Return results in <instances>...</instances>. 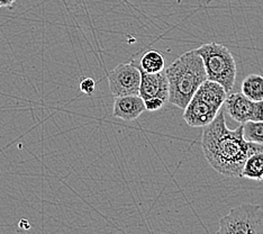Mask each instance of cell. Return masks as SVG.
Listing matches in <instances>:
<instances>
[{"instance_id":"6","label":"cell","mask_w":263,"mask_h":234,"mask_svg":"<svg viewBox=\"0 0 263 234\" xmlns=\"http://www.w3.org/2000/svg\"><path fill=\"white\" fill-rule=\"evenodd\" d=\"M108 83L114 97L139 95L141 70L135 63H121L108 74Z\"/></svg>"},{"instance_id":"2","label":"cell","mask_w":263,"mask_h":234,"mask_svg":"<svg viewBox=\"0 0 263 234\" xmlns=\"http://www.w3.org/2000/svg\"><path fill=\"white\" fill-rule=\"evenodd\" d=\"M164 72L169 82L168 101L181 110H184L197 89L207 80L204 62L196 50L183 53Z\"/></svg>"},{"instance_id":"14","label":"cell","mask_w":263,"mask_h":234,"mask_svg":"<svg viewBox=\"0 0 263 234\" xmlns=\"http://www.w3.org/2000/svg\"><path fill=\"white\" fill-rule=\"evenodd\" d=\"M80 90L86 95H92L96 90V81L90 77H83L80 79Z\"/></svg>"},{"instance_id":"4","label":"cell","mask_w":263,"mask_h":234,"mask_svg":"<svg viewBox=\"0 0 263 234\" xmlns=\"http://www.w3.org/2000/svg\"><path fill=\"white\" fill-rule=\"evenodd\" d=\"M204 62L207 79L222 85L227 93L234 87L236 62L232 52L223 44L208 43L196 49Z\"/></svg>"},{"instance_id":"7","label":"cell","mask_w":263,"mask_h":234,"mask_svg":"<svg viewBox=\"0 0 263 234\" xmlns=\"http://www.w3.org/2000/svg\"><path fill=\"white\" fill-rule=\"evenodd\" d=\"M140 68V67H139ZM141 83L139 95L143 99L159 97L164 101L169 98V82L165 72L161 71L157 74H147L141 68Z\"/></svg>"},{"instance_id":"3","label":"cell","mask_w":263,"mask_h":234,"mask_svg":"<svg viewBox=\"0 0 263 234\" xmlns=\"http://www.w3.org/2000/svg\"><path fill=\"white\" fill-rule=\"evenodd\" d=\"M226 97L227 92L222 85L207 79L184 107V122L191 128H205L216 117Z\"/></svg>"},{"instance_id":"18","label":"cell","mask_w":263,"mask_h":234,"mask_svg":"<svg viewBox=\"0 0 263 234\" xmlns=\"http://www.w3.org/2000/svg\"><path fill=\"white\" fill-rule=\"evenodd\" d=\"M0 8H2V5H0Z\"/></svg>"},{"instance_id":"1","label":"cell","mask_w":263,"mask_h":234,"mask_svg":"<svg viewBox=\"0 0 263 234\" xmlns=\"http://www.w3.org/2000/svg\"><path fill=\"white\" fill-rule=\"evenodd\" d=\"M205 158L214 170L225 177L241 178L245 161L250 155L263 152V144L248 142L243 136V124L230 130L225 122V113L218 112L205 126L201 137Z\"/></svg>"},{"instance_id":"11","label":"cell","mask_w":263,"mask_h":234,"mask_svg":"<svg viewBox=\"0 0 263 234\" xmlns=\"http://www.w3.org/2000/svg\"><path fill=\"white\" fill-rule=\"evenodd\" d=\"M139 67L147 74H157L164 70L165 59L163 54L157 50H148L143 54Z\"/></svg>"},{"instance_id":"5","label":"cell","mask_w":263,"mask_h":234,"mask_svg":"<svg viewBox=\"0 0 263 234\" xmlns=\"http://www.w3.org/2000/svg\"><path fill=\"white\" fill-rule=\"evenodd\" d=\"M263 234V208L242 204L219 220L217 234Z\"/></svg>"},{"instance_id":"16","label":"cell","mask_w":263,"mask_h":234,"mask_svg":"<svg viewBox=\"0 0 263 234\" xmlns=\"http://www.w3.org/2000/svg\"><path fill=\"white\" fill-rule=\"evenodd\" d=\"M251 121L263 122V99L259 101H253V113Z\"/></svg>"},{"instance_id":"8","label":"cell","mask_w":263,"mask_h":234,"mask_svg":"<svg viewBox=\"0 0 263 234\" xmlns=\"http://www.w3.org/2000/svg\"><path fill=\"white\" fill-rule=\"evenodd\" d=\"M145 111L144 99L140 95L122 96L115 98L112 115L125 122H132L139 118Z\"/></svg>"},{"instance_id":"13","label":"cell","mask_w":263,"mask_h":234,"mask_svg":"<svg viewBox=\"0 0 263 234\" xmlns=\"http://www.w3.org/2000/svg\"><path fill=\"white\" fill-rule=\"evenodd\" d=\"M243 136L248 142L263 144V122H245L243 124Z\"/></svg>"},{"instance_id":"10","label":"cell","mask_w":263,"mask_h":234,"mask_svg":"<svg viewBox=\"0 0 263 234\" xmlns=\"http://www.w3.org/2000/svg\"><path fill=\"white\" fill-rule=\"evenodd\" d=\"M242 94L251 101L263 99V77L260 75H249L242 82Z\"/></svg>"},{"instance_id":"17","label":"cell","mask_w":263,"mask_h":234,"mask_svg":"<svg viewBox=\"0 0 263 234\" xmlns=\"http://www.w3.org/2000/svg\"><path fill=\"white\" fill-rule=\"evenodd\" d=\"M16 3L17 0H0V5H2V7L8 8V9H13L15 7Z\"/></svg>"},{"instance_id":"15","label":"cell","mask_w":263,"mask_h":234,"mask_svg":"<svg viewBox=\"0 0 263 234\" xmlns=\"http://www.w3.org/2000/svg\"><path fill=\"white\" fill-rule=\"evenodd\" d=\"M166 101H164L163 99H161L159 97H152L144 100L145 104V110L148 112H157L160 111L165 105Z\"/></svg>"},{"instance_id":"12","label":"cell","mask_w":263,"mask_h":234,"mask_svg":"<svg viewBox=\"0 0 263 234\" xmlns=\"http://www.w3.org/2000/svg\"><path fill=\"white\" fill-rule=\"evenodd\" d=\"M242 178L251 180H263V152L250 155L242 169Z\"/></svg>"},{"instance_id":"9","label":"cell","mask_w":263,"mask_h":234,"mask_svg":"<svg viewBox=\"0 0 263 234\" xmlns=\"http://www.w3.org/2000/svg\"><path fill=\"white\" fill-rule=\"evenodd\" d=\"M224 105L230 116L240 124H244L252 118L253 101L248 99L242 93L231 94L226 97Z\"/></svg>"}]
</instances>
